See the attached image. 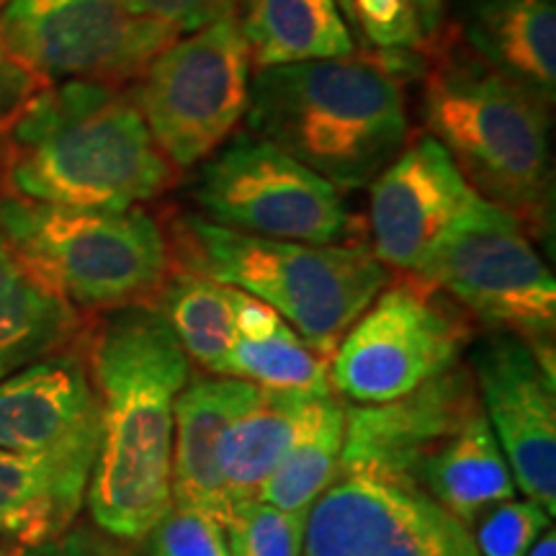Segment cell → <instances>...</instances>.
<instances>
[{
	"label": "cell",
	"instance_id": "ac0fdd59",
	"mask_svg": "<svg viewBox=\"0 0 556 556\" xmlns=\"http://www.w3.org/2000/svg\"><path fill=\"white\" fill-rule=\"evenodd\" d=\"M99 443L34 454L0 448V539L34 548L65 533L86 505Z\"/></svg>",
	"mask_w": 556,
	"mask_h": 556
},
{
	"label": "cell",
	"instance_id": "484cf974",
	"mask_svg": "<svg viewBox=\"0 0 556 556\" xmlns=\"http://www.w3.org/2000/svg\"><path fill=\"white\" fill-rule=\"evenodd\" d=\"M345 441V400L336 392L325 394L312 415L309 426L283 454L258 500L307 518L309 507L340 475Z\"/></svg>",
	"mask_w": 556,
	"mask_h": 556
},
{
	"label": "cell",
	"instance_id": "8fae6325",
	"mask_svg": "<svg viewBox=\"0 0 556 556\" xmlns=\"http://www.w3.org/2000/svg\"><path fill=\"white\" fill-rule=\"evenodd\" d=\"M0 34L21 65L50 83L137 80L178 37L124 0H5Z\"/></svg>",
	"mask_w": 556,
	"mask_h": 556
},
{
	"label": "cell",
	"instance_id": "7c38bea8",
	"mask_svg": "<svg viewBox=\"0 0 556 556\" xmlns=\"http://www.w3.org/2000/svg\"><path fill=\"white\" fill-rule=\"evenodd\" d=\"M302 556H479L471 531L413 482L343 471L304 520Z\"/></svg>",
	"mask_w": 556,
	"mask_h": 556
},
{
	"label": "cell",
	"instance_id": "2e32d148",
	"mask_svg": "<svg viewBox=\"0 0 556 556\" xmlns=\"http://www.w3.org/2000/svg\"><path fill=\"white\" fill-rule=\"evenodd\" d=\"M101 441V407L88 361L58 351L0 379V448L34 454Z\"/></svg>",
	"mask_w": 556,
	"mask_h": 556
},
{
	"label": "cell",
	"instance_id": "cb8c5ba5",
	"mask_svg": "<svg viewBox=\"0 0 556 556\" xmlns=\"http://www.w3.org/2000/svg\"><path fill=\"white\" fill-rule=\"evenodd\" d=\"M323 397L325 394L258 387L253 405L232 422L227 433L225 486L229 503L258 497L270 471L309 426Z\"/></svg>",
	"mask_w": 556,
	"mask_h": 556
},
{
	"label": "cell",
	"instance_id": "83f0119b",
	"mask_svg": "<svg viewBox=\"0 0 556 556\" xmlns=\"http://www.w3.org/2000/svg\"><path fill=\"white\" fill-rule=\"evenodd\" d=\"M131 556H229L225 523L199 507L173 503L165 516L131 544Z\"/></svg>",
	"mask_w": 556,
	"mask_h": 556
},
{
	"label": "cell",
	"instance_id": "5bb4252c",
	"mask_svg": "<svg viewBox=\"0 0 556 556\" xmlns=\"http://www.w3.org/2000/svg\"><path fill=\"white\" fill-rule=\"evenodd\" d=\"M479 413L475 379L462 361L397 400L345 405L340 469L417 484L426 458Z\"/></svg>",
	"mask_w": 556,
	"mask_h": 556
},
{
	"label": "cell",
	"instance_id": "e0dca14e",
	"mask_svg": "<svg viewBox=\"0 0 556 556\" xmlns=\"http://www.w3.org/2000/svg\"><path fill=\"white\" fill-rule=\"evenodd\" d=\"M258 387L250 381L191 374L173 409V503L229 516L225 486V443L232 422L253 405Z\"/></svg>",
	"mask_w": 556,
	"mask_h": 556
},
{
	"label": "cell",
	"instance_id": "4dcf8cb0",
	"mask_svg": "<svg viewBox=\"0 0 556 556\" xmlns=\"http://www.w3.org/2000/svg\"><path fill=\"white\" fill-rule=\"evenodd\" d=\"M124 3L137 16L157 21L178 37L238 11V0H124Z\"/></svg>",
	"mask_w": 556,
	"mask_h": 556
},
{
	"label": "cell",
	"instance_id": "8d00e7d4",
	"mask_svg": "<svg viewBox=\"0 0 556 556\" xmlns=\"http://www.w3.org/2000/svg\"><path fill=\"white\" fill-rule=\"evenodd\" d=\"M0 556H29V548L5 541V544H0Z\"/></svg>",
	"mask_w": 556,
	"mask_h": 556
},
{
	"label": "cell",
	"instance_id": "6da1fadb",
	"mask_svg": "<svg viewBox=\"0 0 556 556\" xmlns=\"http://www.w3.org/2000/svg\"><path fill=\"white\" fill-rule=\"evenodd\" d=\"M86 361L101 407L86 503L101 531L135 544L173 505V409L193 364L155 304L109 309Z\"/></svg>",
	"mask_w": 556,
	"mask_h": 556
},
{
	"label": "cell",
	"instance_id": "52a82bcc",
	"mask_svg": "<svg viewBox=\"0 0 556 556\" xmlns=\"http://www.w3.org/2000/svg\"><path fill=\"white\" fill-rule=\"evenodd\" d=\"M477 323L554 353L556 281L516 214L475 191L413 274Z\"/></svg>",
	"mask_w": 556,
	"mask_h": 556
},
{
	"label": "cell",
	"instance_id": "f1b7e54d",
	"mask_svg": "<svg viewBox=\"0 0 556 556\" xmlns=\"http://www.w3.org/2000/svg\"><path fill=\"white\" fill-rule=\"evenodd\" d=\"M552 528V516L536 500H505L475 523L479 556H528L533 544Z\"/></svg>",
	"mask_w": 556,
	"mask_h": 556
},
{
	"label": "cell",
	"instance_id": "7402d4cb",
	"mask_svg": "<svg viewBox=\"0 0 556 556\" xmlns=\"http://www.w3.org/2000/svg\"><path fill=\"white\" fill-rule=\"evenodd\" d=\"M219 377L261 389L328 394L330 358L312 348L281 315L242 291L238 330Z\"/></svg>",
	"mask_w": 556,
	"mask_h": 556
},
{
	"label": "cell",
	"instance_id": "d590c367",
	"mask_svg": "<svg viewBox=\"0 0 556 556\" xmlns=\"http://www.w3.org/2000/svg\"><path fill=\"white\" fill-rule=\"evenodd\" d=\"M340 13H343L345 24L351 26V29L358 31V21H356V11H353V0H336Z\"/></svg>",
	"mask_w": 556,
	"mask_h": 556
},
{
	"label": "cell",
	"instance_id": "4fadbf2b",
	"mask_svg": "<svg viewBox=\"0 0 556 556\" xmlns=\"http://www.w3.org/2000/svg\"><path fill=\"white\" fill-rule=\"evenodd\" d=\"M479 405L507 458L516 486L556 513L554 353H539L513 332L492 330L469 351Z\"/></svg>",
	"mask_w": 556,
	"mask_h": 556
},
{
	"label": "cell",
	"instance_id": "8992f818",
	"mask_svg": "<svg viewBox=\"0 0 556 556\" xmlns=\"http://www.w3.org/2000/svg\"><path fill=\"white\" fill-rule=\"evenodd\" d=\"M0 232L73 307L155 304L173 274L168 232L142 206L73 208L0 193Z\"/></svg>",
	"mask_w": 556,
	"mask_h": 556
},
{
	"label": "cell",
	"instance_id": "30bf717a",
	"mask_svg": "<svg viewBox=\"0 0 556 556\" xmlns=\"http://www.w3.org/2000/svg\"><path fill=\"white\" fill-rule=\"evenodd\" d=\"M469 338L467 319L426 283L389 281L330 356V387L353 405L397 400L458 364Z\"/></svg>",
	"mask_w": 556,
	"mask_h": 556
},
{
	"label": "cell",
	"instance_id": "7a4b0ae2",
	"mask_svg": "<svg viewBox=\"0 0 556 556\" xmlns=\"http://www.w3.org/2000/svg\"><path fill=\"white\" fill-rule=\"evenodd\" d=\"M3 193L73 208H124L155 201L176 168L157 150L131 88L50 83L26 103L0 144Z\"/></svg>",
	"mask_w": 556,
	"mask_h": 556
},
{
	"label": "cell",
	"instance_id": "836d02e7",
	"mask_svg": "<svg viewBox=\"0 0 556 556\" xmlns=\"http://www.w3.org/2000/svg\"><path fill=\"white\" fill-rule=\"evenodd\" d=\"M413 5L426 39L435 41L443 26V9H446V0H413Z\"/></svg>",
	"mask_w": 556,
	"mask_h": 556
},
{
	"label": "cell",
	"instance_id": "44dd1931",
	"mask_svg": "<svg viewBox=\"0 0 556 556\" xmlns=\"http://www.w3.org/2000/svg\"><path fill=\"white\" fill-rule=\"evenodd\" d=\"M417 484L467 528H475L492 507L516 497L518 490L484 413L471 417L426 458Z\"/></svg>",
	"mask_w": 556,
	"mask_h": 556
},
{
	"label": "cell",
	"instance_id": "5b68a950",
	"mask_svg": "<svg viewBox=\"0 0 556 556\" xmlns=\"http://www.w3.org/2000/svg\"><path fill=\"white\" fill-rule=\"evenodd\" d=\"M173 268L245 291L281 315L323 356L392 281L366 245H317L238 232L189 214L170 227Z\"/></svg>",
	"mask_w": 556,
	"mask_h": 556
},
{
	"label": "cell",
	"instance_id": "e575fe53",
	"mask_svg": "<svg viewBox=\"0 0 556 556\" xmlns=\"http://www.w3.org/2000/svg\"><path fill=\"white\" fill-rule=\"evenodd\" d=\"M528 556H556V536H554V528H546L544 536H541L536 544H533Z\"/></svg>",
	"mask_w": 556,
	"mask_h": 556
},
{
	"label": "cell",
	"instance_id": "3957f363",
	"mask_svg": "<svg viewBox=\"0 0 556 556\" xmlns=\"http://www.w3.org/2000/svg\"><path fill=\"white\" fill-rule=\"evenodd\" d=\"M245 124L338 191L371 186L409 137L397 75L361 58L255 70Z\"/></svg>",
	"mask_w": 556,
	"mask_h": 556
},
{
	"label": "cell",
	"instance_id": "9c48e42d",
	"mask_svg": "<svg viewBox=\"0 0 556 556\" xmlns=\"http://www.w3.org/2000/svg\"><path fill=\"white\" fill-rule=\"evenodd\" d=\"M193 199L204 219L261 238L338 245L353 232L336 186L253 135L201 163Z\"/></svg>",
	"mask_w": 556,
	"mask_h": 556
},
{
	"label": "cell",
	"instance_id": "1f68e13d",
	"mask_svg": "<svg viewBox=\"0 0 556 556\" xmlns=\"http://www.w3.org/2000/svg\"><path fill=\"white\" fill-rule=\"evenodd\" d=\"M45 86V80L37 78L29 67L21 65L13 58L3 34H0V144H3L5 135L11 131L13 122L21 116V111L26 109V103Z\"/></svg>",
	"mask_w": 556,
	"mask_h": 556
},
{
	"label": "cell",
	"instance_id": "d6a6232c",
	"mask_svg": "<svg viewBox=\"0 0 556 556\" xmlns=\"http://www.w3.org/2000/svg\"><path fill=\"white\" fill-rule=\"evenodd\" d=\"M29 556H131V544L99 526H70L58 539L29 548Z\"/></svg>",
	"mask_w": 556,
	"mask_h": 556
},
{
	"label": "cell",
	"instance_id": "f546056e",
	"mask_svg": "<svg viewBox=\"0 0 556 556\" xmlns=\"http://www.w3.org/2000/svg\"><path fill=\"white\" fill-rule=\"evenodd\" d=\"M358 31L379 50L392 54L426 50L413 0H353Z\"/></svg>",
	"mask_w": 556,
	"mask_h": 556
},
{
	"label": "cell",
	"instance_id": "74e56055",
	"mask_svg": "<svg viewBox=\"0 0 556 556\" xmlns=\"http://www.w3.org/2000/svg\"><path fill=\"white\" fill-rule=\"evenodd\" d=\"M5 3V0H0V5H3Z\"/></svg>",
	"mask_w": 556,
	"mask_h": 556
},
{
	"label": "cell",
	"instance_id": "9a60e30c",
	"mask_svg": "<svg viewBox=\"0 0 556 556\" xmlns=\"http://www.w3.org/2000/svg\"><path fill=\"white\" fill-rule=\"evenodd\" d=\"M471 193L467 178L428 131L413 139L371 184V253L389 270L415 274Z\"/></svg>",
	"mask_w": 556,
	"mask_h": 556
},
{
	"label": "cell",
	"instance_id": "603a6c76",
	"mask_svg": "<svg viewBox=\"0 0 556 556\" xmlns=\"http://www.w3.org/2000/svg\"><path fill=\"white\" fill-rule=\"evenodd\" d=\"M238 24L255 70L356 58L336 0H245Z\"/></svg>",
	"mask_w": 556,
	"mask_h": 556
},
{
	"label": "cell",
	"instance_id": "ba28073f",
	"mask_svg": "<svg viewBox=\"0 0 556 556\" xmlns=\"http://www.w3.org/2000/svg\"><path fill=\"white\" fill-rule=\"evenodd\" d=\"M250 78L253 60L235 11L163 47L131 96L157 150L176 170H189L245 122Z\"/></svg>",
	"mask_w": 556,
	"mask_h": 556
},
{
	"label": "cell",
	"instance_id": "ffe728a7",
	"mask_svg": "<svg viewBox=\"0 0 556 556\" xmlns=\"http://www.w3.org/2000/svg\"><path fill=\"white\" fill-rule=\"evenodd\" d=\"M80 328L78 307L21 258L0 232V379L65 351Z\"/></svg>",
	"mask_w": 556,
	"mask_h": 556
},
{
	"label": "cell",
	"instance_id": "4316f807",
	"mask_svg": "<svg viewBox=\"0 0 556 556\" xmlns=\"http://www.w3.org/2000/svg\"><path fill=\"white\" fill-rule=\"evenodd\" d=\"M304 520L263 500H240L229 507L225 539L229 556H302Z\"/></svg>",
	"mask_w": 556,
	"mask_h": 556
},
{
	"label": "cell",
	"instance_id": "d6986e66",
	"mask_svg": "<svg viewBox=\"0 0 556 556\" xmlns=\"http://www.w3.org/2000/svg\"><path fill=\"white\" fill-rule=\"evenodd\" d=\"M462 45L554 106L556 0H462Z\"/></svg>",
	"mask_w": 556,
	"mask_h": 556
},
{
	"label": "cell",
	"instance_id": "277c9868",
	"mask_svg": "<svg viewBox=\"0 0 556 556\" xmlns=\"http://www.w3.org/2000/svg\"><path fill=\"white\" fill-rule=\"evenodd\" d=\"M428 135L479 197L546 238L554 214L548 103L464 45L438 47L422 83Z\"/></svg>",
	"mask_w": 556,
	"mask_h": 556
},
{
	"label": "cell",
	"instance_id": "d4e9b609",
	"mask_svg": "<svg viewBox=\"0 0 556 556\" xmlns=\"http://www.w3.org/2000/svg\"><path fill=\"white\" fill-rule=\"evenodd\" d=\"M240 299V289L191 270L173 268L155 299V307L170 325L191 364L219 377L238 330Z\"/></svg>",
	"mask_w": 556,
	"mask_h": 556
}]
</instances>
